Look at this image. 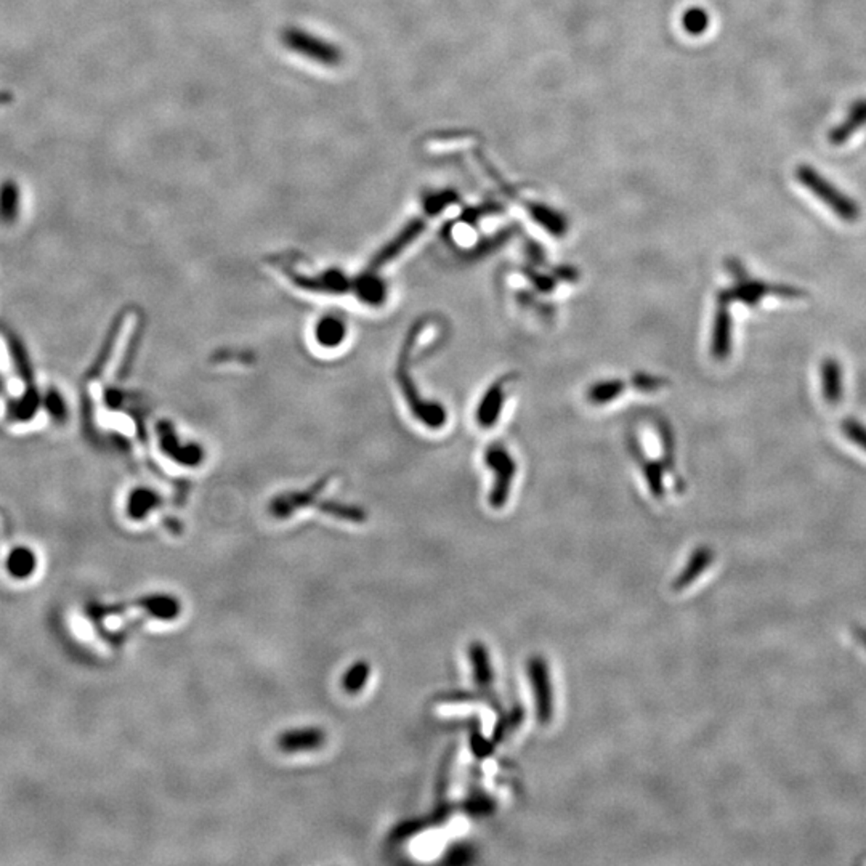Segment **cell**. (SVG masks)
Listing matches in <instances>:
<instances>
[{"label":"cell","mask_w":866,"mask_h":866,"mask_svg":"<svg viewBox=\"0 0 866 866\" xmlns=\"http://www.w3.org/2000/svg\"><path fill=\"white\" fill-rule=\"evenodd\" d=\"M796 180L801 183L804 188L810 191L815 198H818L825 206L831 208L834 214L844 222H857L860 219V206L850 196H847L842 189L838 188L827 176H821L818 170L801 164L796 167Z\"/></svg>","instance_id":"6da1fadb"},{"label":"cell","mask_w":866,"mask_h":866,"mask_svg":"<svg viewBox=\"0 0 866 866\" xmlns=\"http://www.w3.org/2000/svg\"><path fill=\"white\" fill-rule=\"evenodd\" d=\"M283 44L289 48L291 52L302 55L305 59H312L318 65L327 66V68H336L344 63V50L336 46L334 42L323 39L319 36L308 33L302 27H286L281 34Z\"/></svg>","instance_id":"7a4b0ae2"},{"label":"cell","mask_w":866,"mask_h":866,"mask_svg":"<svg viewBox=\"0 0 866 866\" xmlns=\"http://www.w3.org/2000/svg\"><path fill=\"white\" fill-rule=\"evenodd\" d=\"M486 464L489 469L495 472L496 480L491 491V502L495 506H502L508 499V489L515 476V463L508 451L501 444H493L486 451Z\"/></svg>","instance_id":"3957f363"},{"label":"cell","mask_w":866,"mask_h":866,"mask_svg":"<svg viewBox=\"0 0 866 866\" xmlns=\"http://www.w3.org/2000/svg\"><path fill=\"white\" fill-rule=\"evenodd\" d=\"M744 276H746V274H742V278L736 283V286L733 287L732 291L722 293L725 299H738L744 302V304H748V305H755V304L763 299L764 295H767V294H780V295H785V297H802V295H804L802 291H797L795 287L769 286V284H765V283L748 280V278H744Z\"/></svg>","instance_id":"277c9868"},{"label":"cell","mask_w":866,"mask_h":866,"mask_svg":"<svg viewBox=\"0 0 866 866\" xmlns=\"http://www.w3.org/2000/svg\"><path fill=\"white\" fill-rule=\"evenodd\" d=\"M730 300L725 299L722 294L719 297L716 319H714V334H712V357L722 361L729 358L732 350V318L729 312Z\"/></svg>","instance_id":"5b68a950"},{"label":"cell","mask_w":866,"mask_h":866,"mask_svg":"<svg viewBox=\"0 0 866 866\" xmlns=\"http://www.w3.org/2000/svg\"><path fill=\"white\" fill-rule=\"evenodd\" d=\"M863 127H866V98H859L849 106L846 119L829 131L828 140L836 146L844 144Z\"/></svg>","instance_id":"8992f818"},{"label":"cell","mask_w":866,"mask_h":866,"mask_svg":"<svg viewBox=\"0 0 866 866\" xmlns=\"http://www.w3.org/2000/svg\"><path fill=\"white\" fill-rule=\"evenodd\" d=\"M508 380H510V378L504 376V378L491 385L485 393V397L482 398V401L478 404V410H476V422L480 427L489 429L497 422L499 414H501L504 397H506L504 387H506Z\"/></svg>","instance_id":"52a82bcc"},{"label":"cell","mask_w":866,"mask_h":866,"mask_svg":"<svg viewBox=\"0 0 866 866\" xmlns=\"http://www.w3.org/2000/svg\"><path fill=\"white\" fill-rule=\"evenodd\" d=\"M37 563H39V561H37V554L34 552V549L27 548V546H18V548L12 549L8 552L5 570L15 580H27L36 573Z\"/></svg>","instance_id":"ba28073f"},{"label":"cell","mask_w":866,"mask_h":866,"mask_svg":"<svg viewBox=\"0 0 866 866\" xmlns=\"http://www.w3.org/2000/svg\"><path fill=\"white\" fill-rule=\"evenodd\" d=\"M821 390L831 406H836L842 400V369L834 358L823 359L821 363Z\"/></svg>","instance_id":"9c48e42d"},{"label":"cell","mask_w":866,"mask_h":866,"mask_svg":"<svg viewBox=\"0 0 866 866\" xmlns=\"http://www.w3.org/2000/svg\"><path fill=\"white\" fill-rule=\"evenodd\" d=\"M21 214V191L14 182L0 185V225L12 227Z\"/></svg>","instance_id":"30bf717a"},{"label":"cell","mask_w":866,"mask_h":866,"mask_svg":"<svg viewBox=\"0 0 866 866\" xmlns=\"http://www.w3.org/2000/svg\"><path fill=\"white\" fill-rule=\"evenodd\" d=\"M423 227H425L423 220H412V222L380 252V255L378 257V262L382 263V262L390 261L393 257H397L406 246H410L411 242L414 241L417 236L422 233Z\"/></svg>","instance_id":"8fae6325"},{"label":"cell","mask_w":866,"mask_h":866,"mask_svg":"<svg viewBox=\"0 0 866 866\" xmlns=\"http://www.w3.org/2000/svg\"><path fill=\"white\" fill-rule=\"evenodd\" d=\"M632 454L638 457V463H640V467H642V472H644L645 478H647V483L650 485L652 488L653 495L661 496L663 493V465L658 463H653V461H648V459H644L642 457V450L638 446L637 442H631Z\"/></svg>","instance_id":"7c38bea8"},{"label":"cell","mask_w":866,"mask_h":866,"mask_svg":"<svg viewBox=\"0 0 866 866\" xmlns=\"http://www.w3.org/2000/svg\"><path fill=\"white\" fill-rule=\"evenodd\" d=\"M625 390V384L623 380H604V382H599V384H593L591 389H589V393H587V398L589 401L593 404H605L610 403L613 400H616L619 395H623Z\"/></svg>","instance_id":"4fadbf2b"},{"label":"cell","mask_w":866,"mask_h":866,"mask_svg":"<svg viewBox=\"0 0 866 866\" xmlns=\"http://www.w3.org/2000/svg\"><path fill=\"white\" fill-rule=\"evenodd\" d=\"M531 215L536 219V222L540 223V227H544L552 235L561 236L567 231L565 219L561 214H557L555 210H551V208H544V206H533Z\"/></svg>","instance_id":"5bb4252c"},{"label":"cell","mask_w":866,"mask_h":866,"mask_svg":"<svg viewBox=\"0 0 866 866\" xmlns=\"http://www.w3.org/2000/svg\"><path fill=\"white\" fill-rule=\"evenodd\" d=\"M682 27L691 36H700L710 27V16L703 8H690L682 16Z\"/></svg>","instance_id":"9a60e30c"},{"label":"cell","mask_w":866,"mask_h":866,"mask_svg":"<svg viewBox=\"0 0 866 866\" xmlns=\"http://www.w3.org/2000/svg\"><path fill=\"white\" fill-rule=\"evenodd\" d=\"M842 432L853 444H857L859 448L866 451V427L861 425L859 421L855 419H846L842 422Z\"/></svg>","instance_id":"2e32d148"},{"label":"cell","mask_w":866,"mask_h":866,"mask_svg":"<svg viewBox=\"0 0 866 866\" xmlns=\"http://www.w3.org/2000/svg\"><path fill=\"white\" fill-rule=\"evenodd\" d=\"M342 333H344V329H342V325H340L339 321H336V319H326V321L319 326V340H321L323 344H327V346H334V344H337V342L342 339Z\"/></svg>","instance_id":"e0dca14e"},{"label":"cell","mask_w":866,"mask_h":866,"mask_svg":"<svg viewBox=\"0 0 866 866\" xmlns=\"http://www.w3.org/2000/svg\"><path fill=\"white\" fill-rule=\"evenodd\" d=\"M44 406H46L47 412L50 414L52 419H59V417L66 416L65 400L61 397L59 390L48 389V390L46 391V397H44Z\"/></svg>","instance_id":"ac0fdd59"},{"label":"cell","mask_w":866,"mask_h":866,"mask_svg":"<svg viewBox=\"0 0 866 866\" xmlns=\"http://www.w3.org/2000/svg\"><path fill=\"white\" fill-rule=\"evenodd\" d=\"M453 202H456V195L453 191H444L438 195L429 196L425 199V210L427 214L435 215L442 212L444 208H448Z\"/></svg>","instance_id":"d6986e66"},{"label":"cell","mask_w":866,"mask_h":866,"mask_svg":"<svg viewBox=\"0 0 866 866\" xmlns=\"http://www.w3.org/2000/svg\"><path fill=\"white\" fill-rule=\"evenodd\" d=\"M663 384L665 382L661 379L652 378V376H647V374H638L637 378H634V385L642 391L658 390L663 387Z\"/></svg>","instance_id":"ffe728a7"}]
</instances>
